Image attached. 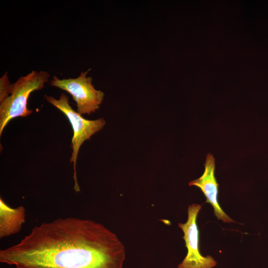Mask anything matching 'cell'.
Returning <instances> with one entry per match:
<instances>
[{"label":"cell","mask_w":268,"mask_h":268,"mask_svg":"<svg viewBox=\"0 0 268 268\" xmlns=\"http://www.w3.org/2000/svg\"><path fill=\"white\" fill-rule=\"evenodd\" d=\"M25 221V209L23 206L13 208L0 199V238L18 233Z\"/></svg>","instance_id":"7"},{"label":"cell","mask_w":268,"mask_h":268,"mask_svg":"<svg viewBox=\"0 0 268 268\" xmlns=\"http://www.w3.org/2000/svg\"><path fill=\"white\" fill-rule=\"evenodd\" d=\"M81 72L76 78L60 79L56 75L50 80L51 86L69 93L76 103V112L80 115H90L98 110L104 98V93L96 89L92 84V78L87 77L90 71Z\"/></svg>","instance_id":"4"},{"label":"cell","mask_w":268,"mask_h":268,"mask_svg":"<svg viewBox=\"0 0 268 268\" xmlns=\"http://www.w3.org/2000/svg\"><path fill=\"white\" fill-rule=\"evenodd\" d=\"M125 259L124 245L115 233L75 217L43 223L0 251V262L16 268H123Z\"/></svg>","instance_id":"1"},{"label":"cell","mask_w":268,"mask_h":268,"mask_svg":"<svg viewBox=\"0 0 268 268\" xmlns=\"http://www.w3.org/2000/svg\"><path fill=\"white\" fill-rule=\"evenodd\" d=\"M48 71L32 70L25 76H21L12 84L9 96L0 102V135L4 128L13 119L25 117L33 112L27 108V101L33 91L43 89L49 81Z\"/></svg>","instance_id":"2"},{"label":"cell","mask_w":268,"mask_h":268,"mask_svg":"<svg viewBox=\"0 0 268 268\" xmlns=\"http://www.w3.org/2000/svg\"><path fill=\"white\" fill-rule=\"evenodd\" d=\"M12 84L10 83L7 75L5 72L0 78V102L7 98L10 95Z\"/></svg>","instance_id":"8"},{"label":"cell","mask_w":268,"mask_h":268,"mask_svg":"<svg viewBox=\"0 0 268 268\" xmlns=\"http://www.w3.org/2000/svg\"><path fill=\"white\" fill-rule=\"evenodd\" d=\"M201 205L193 203L188 208V220L185 223H179V227L184 232L188 253L178 268H212L217 262L210 256H202L199 250V231L197 218Z\"/></svg>","instance_id":"5"},{"label":"cell","mask_w":268,"mask_h":268,"mask_svg":"<svg viewBox=\"0 0 268 268\" xmlns=\"http://www.w3.org/2000/svg\"><path fill=\"white\" fill-rule=\"evenodd\" d=\"M204 171L199 178L189 182L190 186L199 188L203 193L206 200L205 202L211 204L214 209V214L218 219L225 223L234 222L222 209L218 203V184L215 177V158L212 154L208 153L204 164Z\"/></svg>","instance_id":"6"},{"label":"cell","mask_w":268,"mask_h":268,"mask_svg":"<svg viewBox=\"0 0 268 268\" xmlns=\"http://www.w3.org/2000/svg\"><path fill=\"white\" fill-rule=\"evenodd\" d=\"M47 102L56 107L67 117L70 122L73 130L71 140L72 152L69 161L73 163L74 189L79 192L76 171V164L79 148L86 140L99 132L105 125V121L103 118L95 120L84 119L81 115L74 111L70 106L68 97L65 93H61L59 99L51 96L45 95Z\"/></svg>","instance_id":"3"}]
</instances>
